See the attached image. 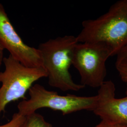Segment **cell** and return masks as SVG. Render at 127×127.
<instances>
[{
    "instance_id": "6da1fadb",
    "label": "cell",
    "mask_w": 127,
    "mask_h": 127,
    "mask_svg": "<svg viewBox=\"0 0 127 127\" xmlns=\"http://www.w3.org/2000/svg\"><path fill=\"white\" fill-rule=\"evenodd\" d=\"M76 37L78 43H102L117 55L127 45V0L114 3L105 13L84 20Z\"/></svg>"
},
{
    "instance_id": "7a4b0ae2",
    "label": "cell",
    "mask_w": 127,
    "mask_h": 127,
    "mask_svg": "<svg viewBox=\"0 0 127 127\" xmlns=\"http://www.w3.org/2000/svg\"><path fill=\"white\" fill-rule=\"evenodd\" d=\"M78 43L76 37L64 35L50 39L38 46L50 86L63 91H78L85 87L75 83L69 72L73 50Z\"/></svg>"
},
{
    "instance_id": "3957f363",
    "label": "cell",
    "mask_w": 127,
    "mask_h": 127,
    "mask_svg": "<svg viewBox=\"0 0 127 127\" xmlns=\"http://www.w3.org/2000/svg\"><path fill=\"white\" fill-rule=\"evenodd\" d=\"M30 98L20 101L18 105V114L27 116L41 108L59 111L63 115L82 110L93 111L97 104V95L83 96L68 94L59 95L47 90L39 84H34L28 91Z\"/></svg>"
},
{
    "instance_id": "277c9868",
    "label": "cell",
    "mask_w": 127,
    "mask_h": 127,
    "mask_svg": "<svg viewBox=\"0 0 127 127\" xmlns=\"http://www.w3.org/2000/svg\"><path fill=\"white\" fill-rule=\"evenodd\" d=\"M5 69L0 72V117L4 113L10 103L27 99L26 94L34 82L47 74L43 67H31L24 65L9 55L4 58Z\"/></svg>"
},
{
    "instance_id": "5b68a950",
    "label": "cell",
    "mask_w": 127,
    "mask_h": 127,
    "mask_svg": "<svg viewBox=\"0 0 127 127\" xmlns=\"http://www.w3.org/2000/svg\"><path fill=\"white\" fill-rule=\"evenodd\" d=\"M112 56L111 49L104 43H77L73 50L72 63L79 73L81 84L99 88L106 76V61Z\"/></svg>"
},
{
    "instance_id": "8992f818",
    "label": "cell",
    "mask_w": 127,
    "mask_h": 127,
    "mask_svg": "<svg viewBox=\"0 0 127 127\" xmlns=\"http://www.w3.org/2000/svg\"><path fill=\"white\" fill-rule=\"evenodd\" d=\"M0 43L9 55L24 65L42 67L41 54L38 48L27 45L15 30L4 8L0 3Z\"/></svg>"
},
{
    "instance_id": "52a82bcc",
    "label": "cell",
    "mask_w": 127,
    "mask_h": 127,
    "mask_svg": "<svg viewBox=\"0 0 127 127\" xmlns=\"http://www.w3.org/2000/svg\"><path fill=\"white\" fill-rule=\"evenodd\" d=\"M115 91L113 82L105 81L99 88L97 104L92 112L102 121L127 125V88L123 98H115Z\"/></svg>"
},
{
    "instance_id": "ba28073f",
    "label": "cell",
    "mask_w": 127,
    "mask_h": 127,
    "mask_svg": "<svg viewBox=\"0 0 127 127\" xmlns=\"http://www.w3.org/2000/svg\"><path fill=\"white\" fill-rule=\"evenodd\" d=\"M19 127H53L40 114L34 113L27 116Z\"/></svg>"
},
{
    "instance_id": "9c48e42d",
    "label": "cell",
    "mask_w": 127,
    "mask_h": 127,
    "mask_svg": "<svg viewBox=\"0 0 127 127\" xmlns=\"http://www.w3.org/2000/svg\"><path fill=\"white\" fill-rule=\"evenodd\" d=\"M115 67L123 82H127V56L117 59Z\"/></svg>"
},
{
    "instance_id": "30bf717a",
    "label": "cell",
    "mask_w": 127,
    "mask_h": 127,
    "mask_svg": "<svg viewBox=\"0 0 127 127\" xmlns=\"http://www.w3.org/2000/svg\"><path fill=\"white\" fill-rule=\"evenodd\" d=\"M25 119V116L16 113L12 115L11 120L8 123L0 125V127H19L23 123Z\"/></svg>"
},
{
    "instance_id": "8fae6325",
    "label": "cell",
    "mask_w": 127,
    "mask_h": 127,
    "mask_svg": "<svg viewBox=\"0 0 127 127\" xmlns=\"http://www.w3.org/2000/svg\"><path fill=\"white\" fill-rule=\"evenodd\" d=\"M94 127H127V125H124L115 123L102 121Z\"/></svg>"
},
{
    "instance_id": "7c38bea8",
    "label": "cell",
    "mask_w": 127,
    "mask_h": 127,
    "mask_svg": "<svg viewBox=\"0 0 127 127\" xmlns=\"http://www.w3.org/2000/svg\"><path fill=\"white\" fill-rule=\"evenodd\" d=\"M127 56V45L123 48L119 53L117 55V59H120Z\"/></svg>"
},
{
    "instance_id": "4fadbf2b",
    "label": "cell",
    "mask_w": 127,
    "mask_h": 127,
    "mask_svg": "<svg viewBox=\"0 0 127 127\" xmlns=\"http://www.w3.org/2000/svg\"><path fill=\"white\" fill-rule=\"evenodd\" d=\"M4 50V49L0 43V68L3 63V61Z\"/></svg>"
}]
</instances>
